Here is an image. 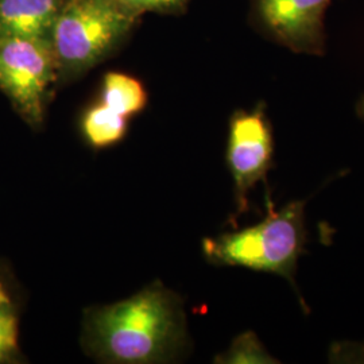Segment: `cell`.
I'll list each match as a JSON object with an SVG mask.
<instances>
[{
    "label": "cell",
    "instance_id": "3957f363",
    "mask_svg": "<svg viewBox=\"0 0 364 364\" xmlns=\"http://www.w3.org/2000/svg\"><path fill=\"white\" fill-rule=\"evenodd\" d=\"M136 21L117 0H66L50 38L58 84L81 77L105 61Z\"/></svg>",
    "mask_w": 364,
    "mask_h": 364
},
{
    "label": "cell",
    "instance_id": "8fae6325",
    "mask_svg": "<svg viewBox=\"0 0 364 364\" xmlns=\"http://www.w3.org/2000/svg\"><path fill=\"white\" fill-rule=\"evenodd\" d=\"M216 363L224 364H272L278 363L254 332H245L235 338L231 347L216 356Z\"/></svg>",
    "mask_w": 364,
    "mask_h": 364
},
{
    "label": "cell",
    "instance_id": "8992f818",
    "mask_svg": "<svg viewBox=\"0 0 364 364\" xmlns=\"http://www.w3.org/2000/svg\"><path fill=\"white\" fill-rule=\"evenodd\" d=\"M332 0H252L260 30L291 52L326 53V14Z\"/></svg>",
    "mask_w": 364,
    "mask_h": 364
},
{
    "label": "cell",
    "instance_id": "4fadbf2b",
    "mask_svg": "<svg viewBox=\"0 0 364 364\" xmlns=\"http://www.w3.org/2000/svg\"><path fill=\"white\" fill-rule=\"evenodd\" d=\"M356 112H358L359 117L364 120V95L360 97V100L358 102V105H356Z\"/></svg>",
    "mask_w": 364,
    "mask_h": 364
},
{
    "label": "cell",
    "instance_id": "7c38bea8",
    "mask_svg": "<svg viewBox=\"0 0 364 364\" xmlns=\"http://www.w3.org/2000/svg\"><path fill=\"white\" fill-rule=\"evenodd\" d=\"M135 16L144 13H180L189 0H117Z\"/></svg>",
    "mask_w": 364,
    "mask_h": 364
},
{
    "label": "cell",
    "instance_id": "6da1fadb",
    "mask_svg": "<svg viewBox=\"0 0 364 364\" xmlns=\"http://www.w3.org/2000/svg\"><path fill=\"white\" fill-rule=\"evenodd\" d=\"M186 338L181 299L159 282L84 313L82 347L105 363L168 362L185 348Z\"/></svg>",
    "mask_w": 364,
    "mask_h": 364
},
{
    "label": "cell",
    "instance_id": "277c9868",
    "mask_svg": "<svg viewBox=\"0 0 364 364\" xmlns=\"http://www.w3.org/2000/svg\"><path fill=\"white\" fill-rule=\"evenodd\" d=\"M58 65L48 39L0 37V92L33 130L45 122Z\"/></svg>",
    "mask_w": 364,
    "mask_h": 364
},
{
    "label": "cell",
    "instance_id": "52a82bcc",
    "mask_svg": "<svg viewBox=\"0 0 364 364\" xmlns=\"http://www.w3.org/2000/svg\"><path fill=\"white\" fill-rule=\"evenodd\" d=\"M65 1L0 0V37L50 41L55 21Z\"/></svg>",
    "mask_w": 364,
    "mask_h": 364
},
{
    "label": "cell",
    "instance_id": "5b68a950",
    "mask_svg": "<svg viewBox=\"0 0 364 364\" xmlns=\"http://www.w3.org/2000/svg\"><path fill=\"white\" fill-rule=\"evenodd\" d=\"M274 136L266 105L259 103L251 111L239 109L230 119L225 161L234 180L237 215L248 209V193L266 182L273 168Z\"/></svg>",
    "mask_w": 364,
    "mask_h": 364
},
{
    "label": "cell",
    "instance_id": "9c48e42d",
    "mask_svg": "<svg viewBox=\"0 0 364 364\" xmlns=\"http://www.w3.org/2000/svg\"><path fill=\"white\" fill-rule=\"evenodd\" d=\"M100 102L122 117H130L142 112L147 105V92L138 78L127 73H105Z\"/></svg>",
    "mask_w": 364,
    "mask_h": 364
},
{
    "label": "cell",
    "instance_id": "30bf717a",
    "mask_svg": "<svg viewBox=\"0 0 364 364\" xmlns=\"http://www.w3.org/2000/svg\"><path fill=\"white\" fill-rule=\"evenodd\" d=\"M19 359V302L10 275L0 266V364Z\"/></svg>",
    "mask_w": 364,
    "mask_h": 364
},
{
    "label": "cell",
    "instance_id": "ba28073f",
    "mask_svg": "<svg viewBox=\"0 0 364 364\" xmlns=\"http://www.w3.org/2000/svg\"><path fill=\"white\" fill-rule=\"evenodd\" d=\"M84 141L92 149L103 150L120 144L129 130V119L122 117L100 100L88 107L80 120Z\"/></svg>",
    "mask_w": 364,
    "mask_h": 364
},
{
    "label": "cell",
    "instance_id": "7a4b0ae2",
    "mask_svg": "<svg viewBox=\"0 0 364 364\" xmlns=\"http://www.w3.org/2000/svg\"><path fill=\"white\" fill-rule=\"evenodd\" d=\"M305 200L274 209L267 198V216L240 231L205 237L203 254L216 266H236L287 278L296 289L299 257L306 245Z\"/></svg>",
    "mask_w": 364,
    "mask_h": 364
}]
</instances>
